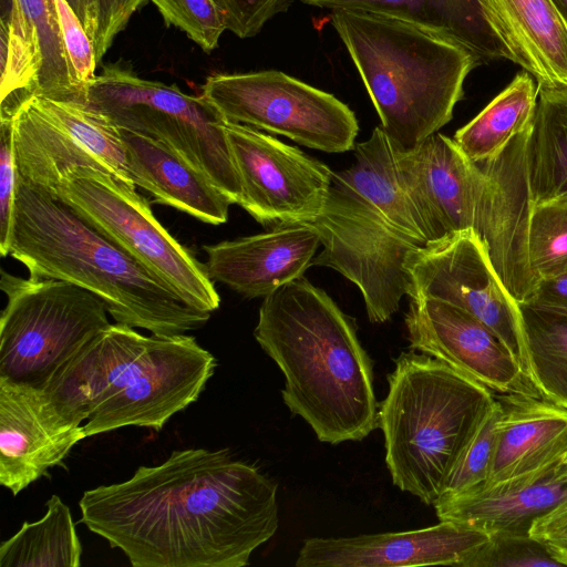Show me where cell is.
Segmentation results:
<instances>
[{"label": "cell", "mask_w": 567, "mask_h": 567, "mask_svg": "<svg viewBox=\"0 0 567 567\" xmlns=\"http://www.w3.org/2000/svg\"><path fill=\"white\" fill-rule=\"evenodd\" d=\"M321 245L310 223L205 245L209 278L247 298L266 297L303 276Z\"/></svg>", "instance_id": "obj_21"}, {"label": "cell", "mask_w": 567, "mask_h": 567, "mask_svg": "<svg viewBox=\"0 0 567 567\" xmlns=\"http://www.w3.org/2000/svg\"><path fill=\"white\" fill-rule=\"evenodd\" d=\"M331 22L400 152L416 148L447 124L478 65L462 45L390 16L333 10Z\"/></svg>", "instance_id": "obj_5"}, {"label": "cell", "mask_w": 567, "mask_h": 567, "mask_svg": "<svg viewBox=\"0 0 567 567\" xmlns=\"http://www.w3.org/2000/svg\"><path fill=\"white\" fill-rule=\"evenodd\" d=\"M519 306L532 384L540 396L567 409V317Z\"/></svg>", "instance_id": "obj_30"}, {"label": "cell", "mask_w": 567, "mask_h": 567, "mask_svg": "<svg viewBox=\"0 0 567 567\" xmlns=\"http://www.w3.org/2000/svg\"><path fill=\"white\" fill-rule=\"evenodd\" d=\"M502 405L496 399L481 421L447 478L443 496H453L484 485L491 475Z\"/></svg>", "instance_id": "obj_32"}, {"label": "cell", "mask_w": 567, "mask_h": 567, "mask_svg": "<svg viewBox=\"0 0 567 567\" xmlns=\"http://www.w3.org/2000/svg\"><path fill=\"white\" fill-rule=\"evenodd\" d=\"M497 443L484 485L540 474L567 453V409L532 394H496ZM483 486V485H482Z\"/></svg>", "instance_id": "obj_22"}, {"label": "cell", "mask_w": 567, "mask_h": 567, "mask_svg": "<svg viewBox=\"0 0 567 567\" xmlns=\"http://www.w3.org/2000/svg\"><path fill=\"white\" fill-rule=\"evenodd\" d=\"M135 259L188 306L213 313L220 297L205 264L156 219L136 187L111 174L76 167L49 190Z\"/></svg>", "instance_id": "obj_10"}, {"label": "cell", "mask_w": 567, "mask_h": 567, "mask_svg": "<svg viewBox=\"0 0 567 567\" xmlns=\"http://www.w3.org/2000/svg\"><path fill=\"white\" fill-rule=\"evenodd\" d=\"M151 0H66L81 21L100 63L128 20Z\"/></svg>", "instance_id": "obj_35"}, {"label": "cell", "mask_w": 567, "mask_h": 567, "mask_svg": "<svg viewBox=\"0 0 567 567\" xmlns=\"http://www.w3.org/2000/svg\"><path fill=\"white\" fill-rule=\"evenodd\" d=\"M405 269L410 298L440 299L471 313L502 340L532 383L520 306L504 287L473 229L414 249Z\"/></svg>", "instance_id": "obj_13"}, {"label": "cell", "mask_w": 567, "mask_h": 567, "mask_svg": "<svg viewBox=\"0 0 567 567\" xmlns=\"http://www.w3.org/2000/svg\"><path fill=\"white\" fill-rule=\"evenodd\" d=\"M526 166L533 206L567 198V86H538Z\"/></svg>", "instance_id": "obj_27"}, {"label": "cell", "mask_w": 567, "mask_h": 567, "mask_svg": "<svg viewBox=\"0 0 567 567\" xmlns=\"http://www.w3.org/2000/svg\"><path fill=\"white\" fill-rule=\"evenodd\" d=\"M230 123L284 135L309 148H353L359 123L334 95L280 71L214 74L200 94Z\"/></svg>", "instance_id": "obj_11"}, {"label": "cell", "mask_w": 567, "mask_h": 567, "mask_svg": "<svg viewBox=\"0 0 567 567\" xmlns=\"http://www.w3.org/2000/svg\"><path fill=\"white\" fill-rule=\"evenodd\" d=\"M520 305L567 317V271L539 280L528 301Z\"/></svg>", "instance_id": "obj_40"}, {"label": "cell", "mask_w": 567, "mask_h": 567, "mask_svg": "<svg viewBox=\"0 0 567 567\" xmlns=\"http://www.w3.org/2000/svg\"><path fill=\"white\" fill-rule=\"evenodd\" d=\"M404 322L413 351L450 364L493 393L539 395L502 340L465 310L440 299L410 298Z\"/></svg>", "instance_id": "obj_17"}, {"label": "cell", "mask_w": 567, "mask_h": 567, "mask_svg": "<svg viewBox=\"0 0 567 567\" xmlns=\"http://www.w3.org/2000/svg\"><path fill=\"white\" fill-rule=\"evenodd\" d=\"M355 320L303 276L264 297L254 337L285 377L281 396L322 443L378 427L373 362Z\"/></svg>", "instance_id": "obj_2"}, {"label": "cell", "mask_w": 567, "mask_h": 567, "mask_svg": "<svg viewBox=\"0 0 567 567\" xmlns=\"http://www.w3.org/2000/svg\"><path fill=\"white\" fill-rule=\"evenodd\" d=\"M225 132L241 185L239 205L255 220L276 228L320 214L333 173L326 164L248 125L226 121Z\"/></svg>", "instance_id": "obj_14"}, {"label": "cell", "mask_w": 567, "mask_h": 567, "mask_svg": "<svg viewBox=\"0 0 567 567\" xmlns=\"http://www.w3.org/2000/svg\"><path fill=\"white\" fill-rule=\"evenodd\" d=\"M310 224L323 247L312 265L332 268L352 281L371 322L388 321L410 293L406 257L432 241L424 221L381 206L333 172L322 209Z\"/></svg>", "instance_id": "obj_7"}, {"label": "cell", "mask_w": 567, "mask_h": 567, "mask_svg": "<svg viewBox=\"0 0 567 567\" xmlns=\"http://www.w3.org/2000/svg\"><path fill=\"white\" fill-rule=\"evenodd\" d=\"M529 126L497 155L475 162L483 177L473 230L504 287L518 303L527 302L538 284L528 259L533 209L526 166Z\"/></svg>", "instance_id": "obj_15"}, {"label": "cell", "mask_w": 567, "mask_h": 567, "mask_svg": "<svg viewBox=\"0 0 567 567\" xmlns=\"http://www.w3.org/2000/svg\"><path fill=\"white\" fill-rule=\"evenodd\" d=\"M395 155L401 181L432 241L473 229L483 175L453 138L436 132Z\"/></svg>", "instance_id": "obj_20"}, {"label": "cell", "mask_w": 567, "mask_h": 567, "mask_svg": "<svg viewBox=\"0 0 567 567\" xmlns=\"http://www.w3.org/2000/svg\"><path fill=\"white\" fill-rule=\"evenodd\" d=\"M484 530L464 523L439 524L405 532L353 537L307 538L297 567H403L446 565L462 567L487 539Z\"/></svg>", "instance_id": "obj_19"}, {"label": "cell", "mask_w": 567, "mask_h": 567, "mask_svg": "<svg viewBox=\"0 0 567 567\" xmlns=\"http://www.w3.org/2000/svg\"><path fill=\"white\" fill-rule=\"evenodd\" d=\"M226 18L227 30L245 39L255 37L292 0H213Z\"/></svg>", "instance_id": "obj_38"}, {"label": "cell", "mask_w": 567, "mask_h": 567, "mask_svg": "<svg viewBox=\"0 0 567 567\" xmlns=\"http://www.w3.org/2000/svg\"><path fill=\"white\" fill-rule=\"evenodd\" d=\"M556 466L537 475L440 497L433 505L436 516L475 526L488 535L529 534L537 518L567 498V480L556 475Z\"/></svg>", "instance_id": "obj_24"}, {"label": "cell", "mask_w": 567, "mask_h": 567, "mask_svg": "<svg viewBox=\"0 0 567 567\" xmlns=\"http://www.w3.org/2000/svg\"><path fill=\"white\" fill-rule=\"evenodd\" d=\"M82 545L69 506L52 495L47 512L0 545L1 567H79Z\"/></svg>", "instance_id": "obj_29"}, {"label": "cell", "mask_w": 567, "mask_h": 567, "mask_svg": "<svg viewBox=\"0 0 567 567\" xmlns=\"http://www.w3.org/2000/svg\"><path fill=\"white\" fill-rule=\"evenodd\" d=\"M555 472L559 478L567 480V453L557 464Z\"/></svg>", "instance_id": "obj_41"}, {"label": "cell", "mask_w": 567, "mask_h": 567, "mask_svg": "<svg viewBox=\"0 0 567 567\" xmlns=\"http://www.w3.org/2000/svg\"><path fill=\"white\" fill-rule=\"evenodd\" d=\"M528 259L538 281L567 271V198L533 206Z\"/></svg>", "instance_id": "obj_31"}, {"label": "cell", "mask_w": 567, "mask_h": 567, "mask_svg": "<svg viewBox=\"0 0 567 567\" xmlns=\"http://www.w3.org/2000/svg\"><path fill=\"white\" fill-rule=\"evenodd\" d=\"M0 39V120L32 96L86 102L70 72L55 0H10Z\"/></svg>", "instance_id": "obj_16"}, {"label": "cell", "mask_w": 567, "mask_h": 567, "mask_svg": "<svg viewBox=\"0 0 567 567\" xmlns=\"http://www.w3.org/2000/svg\"><path fill=\"white\" fill-rule=\"evenodd\" d=\"M538 86L526 71L495 96L472 121L461 127L454 141L472 162L497 155L532 123Z\"/></svg>", "instance_id": "obj_28"}, {"label": "cell", "mask_w": 567, "mask_h": 567, "mask_svg": "<svg viewBox=\"0 0 567 567\" xmlns=\"http://www.w3.org/2000/svg\"><path fill=\"white\" fill-rule=\"evenodd\" d=\"M394 362L378 408L385 463L399 489L434 505L495 395L425 353L402 352Z\"/></svg>", "instance_id": "obj_6"}, {"label": "cell", "mask_w": 567, "mask_h": 567, "mask_svg": "<svg viewBox=\"0 0 567 567\" xmlns=\"http://www.w3.org/2000/svg\"><path fill=\"white\" fill-rule=\"evenodd\" d=\"M216 368L194 337L144 336L111 323L43 391L86 437L125 426L159 431L197 401Z\"/></svg>", "instance_id": "obj_3"}, {"label": "cell", "mask_w": 567, "mask_h": 567, "mask_svg": "<svg viewBox=\"0 0 567 567\" xmlns=\"http://www.w3.org/2000/svg\"><path fill=\"white\" fill-rule=\"evenodd\" d=\"M553 2L567 25V0H553Z\"/></svg>", "instance_id": "obj_42"}, {"label": "cell", "mask_w": 567, "mask_h": 567, "mask_svg": "<svg viewBox=\"0 0 567 567\" xmlns=\"http://www.w3.org/2000/svg\"><path fill=\"white\" fill-rule=\"evenodd\" d=\"M563 567L530 534L494 533L462 567Z\"/></svg>", "instance_id": "obj_34"}, {"label": "cell", "mask_w": 567, "mask_h": 567, "mask_svg": "<svg viewBox=\"0 0 567 567\" xmlns=\"http://www.w3.org/2000/svg\"><path fill=\"white\" fill-rule=\"evenodd\" d=\"M293 1V0H292ZM330 10L390 16L445 37L465 48L477 64L508 54L484 20L478 0H298Z\"/></svg>", "instance_id": "obj_26"}, {"label": "cell", "mask_w": 567, "mask_h": 567, "mask_svg": "<svg viewBox=\"0 0 567 567\" xmlns=\"http://www.w3.org/2000/svg\"><path fill=\"white\" fill-rule=\"evenodd\" d=\"M85 101L118 130L165 144L239 205L241 185L226 137V120L202 95L110 64L86 85Z\"/></svg>", "instance_id": "obj_8"}, {"label": "cell", "mask_w": 567, "mask_h": 567, "mask_svg": "<svg viewBox=\"0 0 567 567\" xmlns=\"http://www.w3.org/2000/svg\"><path fill=\"white\" fill-rule=\"evenodd\" d=\"M277 489L228 450L186 449L85 491L80 522L134 567H244L279 527Z\"/></svg>", "instance_id": "obj_1"}, {"label": "cell", "mask_w": 567, "mask_h": 567, "mask_svg": "<svg viewBox=\"0 0 567 567\" xmlns=\"http://www.w3.org/2000/svg\"><path fill=\"white\" fill-rule=\"evenodd\" d=\"M19 176L51 190L76 167L102 169L136 187L120 130L85 102L32 96L10 118Z\"/></svg>", "instance_id": "obj_12"}, {"label": "cell", "mask_w": 567, "mask_h": 567, "mask_svg": "<svg viewBox=\"0 0 567 567\" xmlns=\"http://www.w3.org/2000/svg\"><path fill=\"white\" fill-rule=\"evenodd\" d=\"M40 389L0 379V483L18 495L85 439Z\"/></svg>", "instance_id": "obj_18"}, {"label": "cell", "mask_w": 567, "mask_h": 567, "mask_svg": "<svg viewBox=\"0 0 567 567\" xmlns=\"http://www.w3.org/2000/svg\"><path fill=\"white\" fill-rule=\"evenodd\" d=\"M508 60L537 86H567V25L553 0H478Z\"/></svg>", "instance_id": "obj_23"}, {"label": "cell", "mask_w": 567, "mask_h": 567, "mask_svg": "<svg viewBox=\"0 0 567 567\" xmlns=\"http://www.w3.org/2000/svg\"><path fill=\"white\" fill-rule=\"evenodd\" d=\"M529 534L540 542L563 567H567V498L537 518Z\"/></svg>", "instance_id": "obj_39"}, {"label": "cell", "mask_w": 567, "mask_h": 567, "mask_svg": "<svg viewBox=\"0 0 567 567\" xmlns=\"http://www.w3.org/2000/svg\"><path fill=\"white\" fill-rule=\"evenodd\" d=\"M166 25H175L204 51L218 47L226 18L213 0H151Z\"/></svg>", "instance_id": "obj_33"}, {"label": "cell", "mask_w": 567, "mask_h": 567, "mask_svg": "<svg viewBox=\"0 0 567 567\" xmlns=\"http://www.w3.org/2000/svg\"><path fill=\"white\" fill-rule=\"evenodd\" d=\"M18 171L13 150L12 120H0V254L9 256V241L16 204Z\"/></svg>", "instance_id": "obj_37"}, {"label": "cell", "mask_w": 567, "mask_h": 567, "mask_svg": "<svg viewBox=\"0 0 567 567\" xmlns=\"http://www.w3.org/2000/svg\"><path fill=\"white\" fill-rule=\"evenodd\" d=\"M55 6L73 82L85 93L86 85L95 78L97 62L94 47L66 0H55Z\"/></svg>", "instance_id": "obj_36"}, {"label": "cell", "mask_w": 567, "mask_h": 567, "mask_svg": "<svg viewBox=\"0 0 567 567\" xmlns=\"http://www.w3.org/2000/svg\"><path fill=\"white\" fill-rule=\"evenodd\" d=\"M8 254L30 278L84 288L104 301L115 322L152 334H183L212 316L185 303L69 205L19 174Z\"/></svg>", "instance_id": "obj_4"}, {"label": "cell", "mask_w": 567, "mask_h": 567, "mask_svg": "<svg viewBox=\"0 0 567 567\" xmlns=\"http://www.w3.org/2000/svg\"><path fill=\"white\" fill-rule=\"evenodd\" d=\"M127 168L136 187L154 202L171 206L196 219L221 225L233 203L203 173L159 141L120 130Z\"/></svg>", "instance_id": "obj_25"}, {"label": "cell", "mask_w": 567, "mask_h": 567, "mask_svg": "<svg viewBox=\"0 0 567 567\" xmlns=\"http://www.w3.org/2000/svg\"><path fill=\"white\" fill-rule=\"evenodd\" d=\"M0 379L43 390L110 324L104 301L71 282L1 270Z\"/></svg>", "instance_id": "obj_9"}]
</instances>
